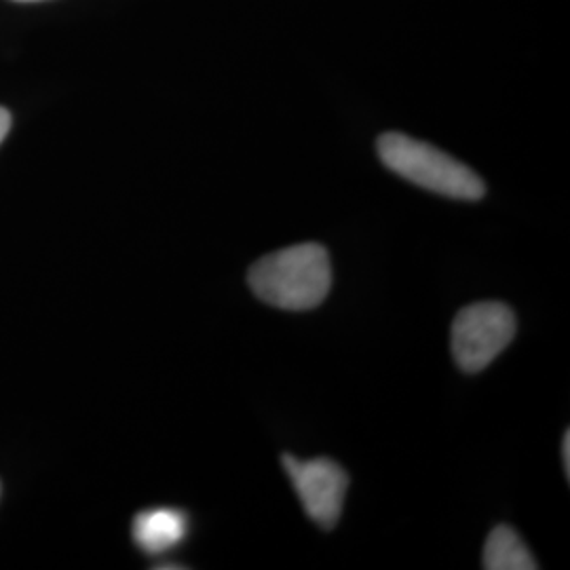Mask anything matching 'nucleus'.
Returning <instances> with one entry per match:
<instances>
[{
	"label": "nucleus",
	"mask_w": 570,
	"mask_h": 570,
	"mask_svg": "<svg viewBox=\"0 0 570 570\" xmlns=\"http://www.w3.org/2000/svg\"><path fill=\"white\" fill-rule=\"evenodd\" d=\"M562 465H564V473H567V480L570 475V431H564V438H562Z\"/></svg>",
	"instance_id": "7"
},
{
	"label": "nucleus",
	"mask_w": 570,
	"mask_h": 570,
	"mask_svg": "<svg viewBox=\"0 0 570 570\" xmlns=\"http://www.w3.org/2000/svg\"><path fill=\"white\" fill-rule=\"evenodd\" d=\"M285 473L296 490L305 513L320 527L332 530L343 513L348 475L332 459H308L301 461L292 454L282 456Z\"/></svg>",
	"instance_id": "4"
},
{
	"label": "nucleus",
	"mask_w": 570,
	"mask_h": 570,
	"mask_svg": "<svg viewBox=\"0 0 570 570\" xmlns=\"http://www.w3.org/2000/svg\"><path fill=\"white\" fill-rule=\"evenodd\" d=\"M376 150L393 174L425 190L461 202H478L487 195L475 171L431 144L391 131L379 138Z\"/></svg>",
	"instance_id": "2"
},
{
	"label": "nucleus",
	"mask_w": 570,
	"mask_h": 570,
	"mask_svg": "<svg viewBox=\"0 0 570 570\" xmlns=\"http://www.w3.org/2000/svg\"><path fill=\"white\" fill-rule=\"evenodd\" d=\"M188 532V518L180 510L142 511L134 520V541L146 553H164L183 543Z\"/></svg>",
	"instance_id": "5"
},
{
	"label": "nucleus",
	"mask_w": 570,
	"mask_h": 570,
	"mask_svg": "<svg viewBox=\"0 0 570 570\" xmlns=\"http://www.w3.org/2000/svg\"><path fill=\"white\" fill-rule=\"evenodd\" d=\"M482 567L487 570H534L539 569L527 543L511 527H497L489 534L484 546Z\"/></svg>",
	"instance_id": "6"
},
{
	"label": "nucleus",
	"mask_w": 570,
	"mask_h": 570,
	"mask_svg": "<svg viewBox=\"0 0 570 570\" xmlns=\"http://www.w3.org/2000/svg\"><path fill=\"white\" fill-rule=\"evenodd\" d=\"M247 284L256 298L275 308H317L332 287L327 249L320 244H298L266 254L249 266Z\"/></svg>",
	"instance_id": "1"
},
{
	"label": "nucleus",
	"mask_w": 570,
	"mask_h": 570,
	"mask_svg": "<svg viewBox=\"0 0 570 570\" xmlns=\"http://www.w3.org/2000/svg\"><path fill=\"white\" fill-rule=\"evenodd\" d=\"M515 313L503 303H475L456 313L450 346L456 366L478 374L510 346L515 336Z\"/></svg>",
	"instance_id": "3"
},
{
	"label": "nucleus",
	"mask_w": 570,
	"mask_h": 570,
	"mask_svg": "<svg viewBox=\"0 0 570 570\" xmlns=\"http://www.w3.org/2000/svg\"><path fill=\"white\" fill-rule=\"evenodd\" d=\"M9 129H11V115H9V110H4V108L0 106V144L7 138Z\"/></svg>",
	"instance_id": "8"
},
{
	"label": "nucleus",
	"mask_w": 570,
	"mask_h": 570,
	"mask_svg": "<svg viewBox=\"0 0 570 570\" xmlns=\"http://www.w3.org/2000/svg\"><path fill=\"white\" fill-rule=\"evenodd\" d=\"M20 2H32V0H20Z\"/></svg>",
	"instance_id": "9"
}]
</instances>
